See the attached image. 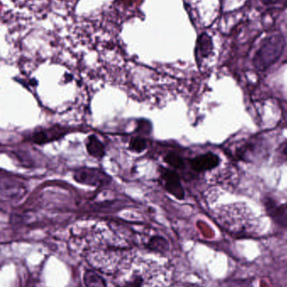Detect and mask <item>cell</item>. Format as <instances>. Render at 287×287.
<instances>
[{"label":"cell","instance_id":"obj_3","mask_svg":"<svg viewBox=\"0 0 287 287\" xmlns=\"http://www.w3.org/2000/svg\"><path fill=\"white\" fill-rule=\"evenodd\" d=\"M161 177L164 181V187L167 193L175 197L177 199L183 200L185 199V190L183 187L180 176L172 170L163 168L161 172Z\"/></svg>","mask_w":287,"mask_h":287},{"label":"cell","instance_id":"obj_11","mask_svg":"<svg viewBox=\"0 0 287 287\" xmlns=\"http://www.w3.org/2000/svg\"><path fill=\"white\" fill-rule=\"evenodd\" d=\"M146 148H147V140L144 139V137H133L130 140V144H129L130 151L136 153H141Z\"/></svg>","mask_w":287,"mask_h":287},{"label":"cell","instance_id":"obj_8","mask_svg":"<svg viewBox=\"0 0 287 287\" xmlns=\"http://www.w3.org/2000/svg\"><path fill=\"white\" fill-rule=\"evenodd\" d=\"M83 281L86 287H107L105 279L92 269H86L83 275Z\"/></svg>","mask_w":287,"mask_h":287},{"label":"cell","instance_id":"obj_13","mask_svg":"<svg viewBox=\"0 0 287 287\" xmlns=\"http://www.w3.org/2000/svg\"><path fill=\"white\" fill-rule=\"evenodd\" d=\"M281 150V153L283 154V155L287 157V140L286 141V142L284 143V144H283V145H282Z\"/></svg>","mask_w":287,"mask_h":287},{"label":"cell","instance_id":"obj_7","mask_svg":"<svg viewBox=\"0 0 287 287\" xmlns=\"http://www.w3.org/2000/svg\"><path fill=\"white\" fill-rule=\"evenodd\" d=\"M86 148L88 153L97 159H100L105 155V145L94 134L88 138Z\"/></svg>","mask_w":287,"mask_h":287},{"label":"cell","instance_id":"obj_4","mask_svg":"<svg viewBox=\"0 0 287 287\" xmlns=\"http://www.w3.org/2000/svg\"><path fill=\"white\" fill-rule=\"evenodd\" d=\"M266 213L275 224L282 228H287V211L273 199L265 198L263 201Z\"/></svg>","mask_w":287,"mask_h":287},{"label":"cell","instance_id":"obj_5","mask_svg":"<svg viewBox=\"0 0 287 287\" xmlns=\"http://www.w3.org/2000/svg\"><path fill=\"white\" fill-rule=\"evenodd\" d=\"M191 166L195 172H202L213 170L218 166L220 158L217 155L208 152L206 154L200 155L191 160Z\"/></svg>","mask_w":287,"mask_h":287},{"label":"cell","instance_id":"obj_10","mask_svg":"<svg viewBox=\"0 0 287 287\" xmlns=\"http://www.w3.org/2000/svg\"><path fill=\"white\" fill-rule=\"evenodd\" d=\"M213 50V43L212 40L207 34H204L200 36L199 40V53L202 57H207L211 54Z\"/></svg>","mask_w":287,"mask_h":287},{"label":"cell","instance_id":"obj_1","mask_svg":"<svg viewBox=\"0 0 287 287\" xmlns=\"http://www.w3.org/2000/svg\"><path fill=\"white\" fill-rule=\"evenodd\" d=\"M285 47L286 40L284 36L275 34L267 37L253 58V64L255 69L263 71L269 68L281 58Z\"/></svg>","mask_w":287,"mask_h":287},{"label":"cell","instance_id":"obj_6","mask_svg":"<svg viewBox=\"0 0 287 287\" xmlns=\"http://www.w3.org/2000/svg\"><path fill=\"white\" fill-rule=\"evenodd\" d=\"M67 131L60 126H55L48 130H42L34 133L31 140L37 145H44L46 143L60 139L66 134Z\"/></svg>","mask_w":287,"mask_h":287},{"label":"cell","instance_id":"obj_12","mask_svg":"<svg viewBox=\"0 0 287 287\" xmlns=\"http://www.w3.org/2000/svg\"><path fill=\"white\" fill-rule=\"evenodd\" d=\"M165 161L167 163L169 166L174 167V169H177V170H181L185 166V162H184L182 157L176 153H174V152L168 153L165 157Z\"/></svg>","mask_w":287,"mask_h":287},{"label":"cell","instance_id":"obj_9","mask_svg":"<svg viewBox=\"0 0 287 287\" xmlns=\"http://www.w3.org/2000/svg\"><path fill=\"white\" fill-rule=\"evenodd\" d=\"M147 248L151 251L165 255L169 250V243L166 239L162 236H153L148 241Z\"/></svg>","mask_w":287,"mask_h":287},{"label":"cell","instance_id":"obj_2","mask_svg":"<svg viewBox=\"0 0 287 287\" xmlns=\"http://www.w3.org/2000/svg\"><path fill=\"white\" fill-rule=\"evenodd\" d=\"M73 179L77 182L95 187H101L111 180V177L105 172L96 169H79L74 172Z\"/></svg>","mask_w":287,"mask_h":287}]
</instances>
